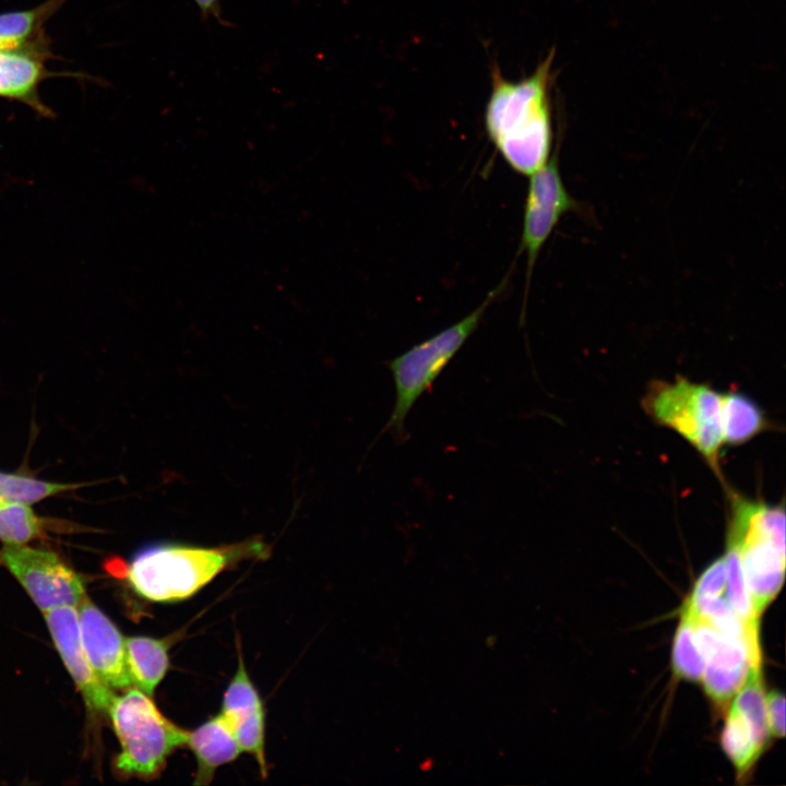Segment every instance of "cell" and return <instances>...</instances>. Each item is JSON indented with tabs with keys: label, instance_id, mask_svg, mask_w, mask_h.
I'll return each mask as SVG.
<instances>
[{
	"label": "cell",
	"instance_id": "obj_9",
	"mask_svg": "<svg viewBox=\"0 0 786 786\" xmlns=\"http://www.w3.org/2000/svg\"><path fill=\"white\" fill-rule=\"evenodd\" d=\"M695 636L705 659L701 681L707 695L724 705L743 686L751 669H761V650L725 635L708 622L696 627Z\"/></svg>",
	"mask_w": 786,
	"mask_h": 786
},
{
	"label": "cell",
	"instance_id": "obj_15",
	"mask_svg": "<svg viewBox=\"0 0 786 786\" xmlns=\"http://www.w3.org/2000/svg\"><path fill=\"white\" fill-rule=\"evenodd\" d=\"M186 746L196 760L194 785H207L216 770L236 760L242 752L231 729L218 714L188 731Z\"/></svg>",
	"mask_w": 786,
	"mask_h": 786
},
{
	"label": "cell",
	"instance_id": "obj_20",
	"mask_svg": "<svg viewBox=\"0 0 786 786\" xmlns=\"http://www.w3.org/2000/svg\"><path fill=\"white\" fill-rule=\"evenodd\" d=\"M43 521L26 504L0 500V540L26 544L43 534Z\"/></svg>",
	"mask_w": 786,
	"mask_h": 786
},
{
	"label": "cell",
	"instance_id": "obj_19",
	"mask_svg": "<svg viewBox=\"0 0 786 786\" xmlns=\"http://www.w3.org/2000/svg\"><path fill=\"white\" fill-rule=\"evenodd\" d=\"M672 666L676 674L687 680L701 681L702 679L705 659L695 638L691 614L686 606L682 607L674 639Z\"/></svg>",
	"mask_w": 786,
	"mask_h": 786
},
{
	"label": "cell",
	"instance_id": "obj_11",
	"mask_svg": "<svg viewBox=\"0 0 786 786\" xmlns=\"http://www.w3.org/2000/svg\"><path fill=\"white\" fill-rule=\"evenodd\" d=\"M76 610L82 645L95 674L110 689L130 688L124 639L118 628L87 596Z\"/></svg>",
	"mask_w": 786,
	"mask_h": 786
},
{
	"label": "cell",
	"instance_id": "obj_12",
	"mask_svg": "<svg viewBox=\"0 0 786 786\" xmlns=\"http://www.w3.org/2000/svg\"><path fill=\"white\" fill-rule=\"evenodd\" d=\"M219 714L228 724L241 750L254 757L262 775L266 776L263 702L248 675L240 651L238 667L224 693Z\"/></svg>",
	"mask_w": 786,
	"mask_h": 786
},
{
	"label": "cell",
	"instance_id": "obj_2",
	"mask_svg": "<svg viewBox=\"0 0 786 786\" xmlns=\"http://www.w3.org/2000/svg\"><path fill=\"white\" fill-rule=\"evenodd\" d=\"M261 540L219 547L154 544L141 549L126 568V579L141 597L155 603L183 600L235 563L262 558Z\"/></svg>",
	"mask_w": 786,
	"mask_h": 786
},
{
	"label": "cell",
	"instance_id": "obj_7",
	"mask_svg": "<svg viewBox=\"0 0 786 786\" xmlns=\"http://www.w3.org/2000/svg\"><path fill=\"white\" fill-rule=\"evenodd\" d=\"M0 558L43 612L86 597L82 577L52 551L5 544Z\"/></svg>",
	"mask_w": 786,
	"mask_h": 786
},
{
	"label": "cell",
	"instance_id": "obj_1",
	"mask_svg": "<svg viewBox=\"0 0 786 786\" xmlns=\"http://www.w3.org/2000/svg\"><path fill=\"white\" fill-rule=\"evenodd\" d=\"M553 57L552 49L532 74L517 81L505 79L497 63L490 68L485 128L508 165L526 176L537 171L550 158Z\"/></svg>",
	"mask_w": 786,
	"mask_h": 786
},
{
	"label": "cell",
	"instance_id": "obj_16",
	"mask_svg": "<svg viewBox=\"0 0 786 786\" xmlns=\"http://www.w3.org/2000/svg\"><path fill=\"white\" fill-rule=\"evenodd\" d=\"M720 415L724 445H742L771 428L760 405L737 390L720 393Z\"/></svg>",
	"mask_w": 786,
	"mask_h": 786
},
{
	"label": "cell",
	"instance_id": "obj_14",
	"mask_svg": "<svg viewBox=\"0 0 786 786\" xmlns=\"http://www.w3.org/2000/svg\"><path fill=\"white\" fill-rule=\"evenodd\" d=\"M67 1L46 0L32 9L0 13V51L51 58L44 25Z\"/></svg>",
	"mask_w": 786,
	"mask_h": 786
},
{
	"label": "cell",
	"instance_id": "obj_8",
	"mask_svg": "<svg viewBox=\"0 0 786 786\" xmlns=\"http://www.w3.org/2000/svg\"><path fill=\"white\" fill-rule=\"evenodd\" d=\"M577 206L561 178L557 152L529 176L524 204L521 250L527 257V281L536 258L560 218Z\"/></svg>",
	"mask_w": 786,
	"mask_h": 786
},
{
	"label": "cell",
	"instance_id": "obj_10",
	"mask_svg": "<svg viewBox=\"0 0 786 786\" xmlns=\"http://www.w3.org/2000/svg\"><path fill=\"white\" fill-rule=\"evenodd\" d=\"M44 614L55 646L86 706L95 712L107 711L115 694L98 678L86 657L76 607L62 606Z\"/></svg>",
	"mask_w": 786,
	"mask_h": 786
},
{
	"label": "cell",
	"instance_id": "obj_18",
	"mask_svg": "<svg viewBox=\"0 0 786 786\" xmlns=\"http://www.w3.org/2000/svg\"><path fill=\"white\" fill-rule=\"evenodd\" d=\"M722 745L738 775L742 776L758 760L765 742L759 738L751 723L731 705L726 716Z\"/></svg>",
	"mask_w": 786,
	"mask_h": 786
},
{
	"label": "cell",
	"instance_id": "obj_13",
	"mask_svg": "<svg viewBox=\"0 0 786 786\" xmlns=\"http://www.w3.org/2000/svg\"><path fill=\"white\" fill-rule=\"evenodd\" d=\"M46 58L26 52L0 51V97L20 102L39 116L52 118L53 111L41 100L39 86L53 75Z\"/></svg>",
	"mask_w": 786,
	"mask_h": 786
},
{
	"label": "cell",
	"instance_id": "obj_6",
	"mask_svg": "<svg viewBox=\"0 0 786 786\" xmlns=\"http://www.w3.org/2000/svg\"><path fill=\"white\" fill-rule=\"evenodd\" d=\"M107 712L120 745L116 767L124 775L155 777L169 755L186 746L188 730L168 719L138 688L115 695Z\"/></svg>",
	"mask_w": 786,
	"mask_h": 786
},
{
	"label": "cell",
	"instance_id": "obj_22",
	"mask_svg": "<svg viewBox=\"0 0 786 786\" xmlns=\"http://www.w3.org/2000/svg\"><path fill=\"white\" fill-rule=\"evenodd\" d=\"M725 562L724 557L713 561L701 574L694 584L689 597L693 599L716 597L725 594Z\"/></svg>",
	"mask_w": 786,
	"mask_h": 786
},
{
	"label": "cell",
	"instance_id": "obj_3",
	"mask_svg": "<svg viewBox=\"0 0 786 786\" xmlns=\"http://www.w3.org/2000/svg\"><path fill=\"white\" fill-rule=\"evenodd\" d=\"M727 543L736 546L754 615L760 618L785 575V508L726 487Z\"/></svg>",
	"mask_w": 786,
	"mask_h": 786
},
{
	"label": "cell",
	"instance_id": "obj_5",
	"mask_svg": "<svg viewBox=\"0 0 786 786\" xmlns=\"http://www.w3.org/2000/svg\"><path fill=\"white\" fill-rule=\"evenodd\" d=\"M498 291V288L492 290L465 318L386 362L394 382L395 400L383 431L390 432L397 443L408 438L405 421L414 405L430 392L434 381L476 331Z\"/></svg>",
	"mask_w": 786,
	"mask_h": 786
},
{
	"label": "cell",
	"instance_id": "obj_17",
	"mask_svg": "<svg viewBox=\"0 0 786 786\" xmlns=\"http://www.w3.org/2000/svg\"><path fill=\"white\" fill-rule=\"evenodd\" d=\"M124 647L132 683L152 695L169 667L168 642L165 639L139 635L126 639Z\"/></svg>",
	"mask_w": 786,
	"mask_h": 786
},
{
	"label": "cell",
	"instance_id": "obj_4",
	"mask_svg": "<svg viewBox=\"0 0 786 786\" xmlns=\"http://www.w3.org/2000/svg\"><path fill=\"white\" fill-rule=\"evenodd\" d=\"M641 403L655 424L682 437L723 481L720 392L677 376L674 381L653 380Z\"/></svg>",
	"mask_w": 786,
	"mask_h": 786
},
{
	"label": "cell",
	"instance_id": "obj_21",
	"mask_svg": "<svg viewBox=\"0 0 786 786\" xmlns=\"http://www.w3.org/2000/svg\"><path fill=\"white\" fill-rule=\"evenodd\" d=\"M78 487L80 485L50 483L22 475L0 473V500L2 501L28 504Z\"/></svg>",
	"mask_w": 786,
	"mask_h": 786
},
{
	"label": "cell",
	"instance_id": "obj_23",
	"mask_svg": "<svg viewBox=\"0 0 786 786\" xmlns=\"http://www.w3.org/2000/svg\"><path fill=\"white\" fill-rule=\"evenodd\" d=\"M765 713L770 734L775 737L785 735V698L771 691L765 695Z\"/></svg>",
	"mask_w": 786,
	"mask_h": 786
},
{
	"label": "cell",
	"instance_id": "obj_24",
	"mask_svg": "<svg viewBox=\"0 0 786 786\" xmlns=\"http://www.w3.org/2000/svg\"><path fill=\"white\" fill-rule=\"evenodd\" d=\"M194 2L202 12V16L204 19L211 15L221 21L222 16L218 0H194Z\"/></svg>",
	"mask_w": 786,
	"mask_h": 786
}]
</instances>
